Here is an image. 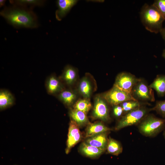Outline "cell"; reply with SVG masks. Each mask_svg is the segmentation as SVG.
<instances>
[{
    "mask_svg": "<svg viewBox=\"0 0 165 165\" xmlns=\"http://www.w3.org/2000/svg\"><path fill=\"white\" fill-rule=\"evenodd\" d=\"M0 13L8 23L15 28H35L38 27L37 16L31 9L15 6L6 7Z\"/></svg>",
    "mask_w": 165,
    "mask_h": 165,
    "instance_id": "obj_1",
    "label": "cell"
},
{
    "mask_svg": "<svg viewBox=\"0 0 165 165\" xmlns=\"http://www.w3.org/2000/svg\"><path fill=\"white\" fill-rule=\"evenodd\" d=\"M140 16L142 24L147 30L156 34L160 32L165 19L153 4H145L141 9Z\"/></svg>",
    "mask_w": 165,
    "mask_h": 165,
    "instance_id": "obj_2",
    "label": "cell"
},
{
    "mask_svg": "<svg viewBox=\"0 0 165 165\" xmlns=\"http://www.w3.org/2000/svg\"><path fill=\"white\" fill-rule=\"evenodd\" d=\"M165 128V119L148 114L139 123L138 126L140 132L149 137L156 136Z\"/></svg>",
    "mask_w": 165,
    "mask_h": 165,
    "instance_id": "obj_3",
    "label": "cell"
},
{
    "mask_svg": "<svg viewBox=\"0 0 165 165\" xmlns=\"http://www.w3.org/2000/svg\"><path fill=\"white\" fill-rule=\"evenodd\" d=\"M151 111L145 106L140 107L124 114L115 127L116 130L140 123Z\"/></svg>",
    "mask_w": 165,
    "mask_h": 165,
    "instance_id": "obj_4",
    "label": "cell"
},
{
    "mask_svg": "<svg viewBox=\"0 0 165 165\" xmlns=\"http://www.w3.org/2000/svg\"><path fill=\"white\" fill-rule=\"evenodd\" d=\"M131 94L136 100L144 102L155 101L154 93L152 89L143 79L139 80L133 87Z\"/></svg>",
    "mask_w": 165,
    "mask_h": 165,
    "instance_id": "obj_5",
    "label": "cell"
},
{
    "mask_svg": "<svg viewBox=\"0 0 165 165\" xmlns=\"http://www.w3.org/2000/svg\"><path fill=\"white\" fill-rule=\"evenodd\" d=\"M108 104L114 106L119 105L123 102L130 100H136L131 94L113 86L109 90L101 95Z\"/></svg>",
    "mask_w": 165,
    "mask_h": 165,
    "instance_id": "obj_6",
    "label": "cell"
},
{
    "mask_svg": "<svg viewBox=\"0 0 165 165\" xmlns=\"http://www.w3.org/2000/svg\"><path fill=\"white\" fill-rule=\"evenodd\" d=\"M139 79L130 72H122L116 76L113 86L131 94L133 87Z\"/></svg>",
    "mask_w": 165,
    "mask_h": 165,
    "instance_id": "obj_7",
    "label": "cell"
},
{
    "mask_svg": "<svg viewBox=\"0 0 165 165\" xmlns=\"http://www.w3.org/2000/svg\"><path fill=\"white\" fill-rule=\"evenodd\" d=\"M108 104L101 95L96 96L94 99L92 116L104 121L110 119Z\"/></svg>",
    "mask_w": 165,
    "mask_h": 165,
    "instance_id": "obj_8",
    "label": "cell"
},
{
    "mask_svg": "<svg viewBox=\"0 0 165 165\" xmlns=\"http://www.w3.org/2000/svg\"><path fill=\"white\" fill-rule=\"evenodd\" d=\"M79 126L71 120L69 125L65 152L68 154L72 148L81 140L82 135Z\"/></svg>",
    "mask_w": 165,
    "mask_h": 165,
    "instance_id": "obj_9",
    "label": "cell"
},
{
    "mask_svg": "<svg viewBox=\"0 0 165 165\" xmlns=\"http://www.w3.org/2000/svg\"><path fill=\"white\" fill-rule=\"evenodd\" d=\"M78 2L76 0H58L56 2L58 9L55 12L56 19L61 20Z\"/></svg>",
    "mask_w": 165,
    "mask_h": 165,
    "instance_id": "obj_10",
    "label": "cell"
},
{
    "mask_svg": "<svg viewBox=\"0 0 165 165\" xmlns=\"http://www.w3.org/2000/svg\"><path fill=\"white\" fill-rule=\"evenodd\" d=\"M45 86L48 93L50 94L59 93L64 90L60 79L54 75H51L47 78Z\"/></svg>",
    "mask_w": 165,
    "mask_h": 165,
    "instance_id": "obj_11",
    "label": "cell"
},
{
    "mask_svg": "<svg viewBox=\"0 0 165 165\" xmlns=\"http://www.w3.org/2000/svg\"><path fill=\"white\" fill-rule=\"evenodd\" d=\"M108 132L102 133L87 138L85 142L91 146L106 149L108 140Z\"/></svg>",
    "mask_w": 165,
    "mask_h": 165,
    "instance_id": "obj_12",
    "label": "cell"
},
{
    "mask_svg": "<svg viewBox=\"0 0 165 165\" xmlns=\"http://www.w3.org/2000/svg\"><path fill=\"white\" fill-rule=\"evenodd\" d=\"M79 149L82 155L92 159L98 157L106 150L91 146L85 142L81 144Z\"/></svg>",
    "mask_w": 165,
    "mask_h": 165,
    "instance_id": "obj_13",
    "label": "cell"
},
{
    "mask_svg": "<svg viewBox=\"0 0 165 165\" xmlns=\"http://www.w3.org/2000/svg\"><path fill=\"white\" fill-rule=\"evenodd\" d=\"M111 129L101 122L89 123L86 130L85 137L87 138L96 135L107 132H109Z\"/></svg>",
    "mask_w": 165,
    "mask_h": 165,
    "instance_id": "obj_14",
    "label": "cell"
},
{
    "mask_svg": "<svg viewBox=\"0 0 165 165\" xmlns=\"http://www.w3.org/2000/svg\"><path fill=\"white\" fill-rule=\"evenodd\" d=\"M93 87L90 79L84 76L80 80L78 86V90L83 98L89 99L92 94Z\"/></svg>",
    "mask_w": 165,
    "mask_h": 165,
    "instance_id": "obj_15",
    "label": "cell"
},
{
    "mask_svg": "<svg viewBox=\"0 0 165 165\" xmlns=\"http://www.w3.org/2000/svg\"><path fill=\"white\" fill-rule=\"evenodd\" d=\"M149 86L156 91L158 97H164L165 95V75H158Z\"/></svg>",
    "mask_w": 165,
    "mask_h": 165,
    "instance_id": "obj_16",
    "label": "cell"
},
{
    "mask_svg": "<svg viewBox=\"0 0 165 165\" xmlns=\"http://www.w3.org/2000/svg\"><path fill=\"white\" fill-rule=\"evenodd\" d=\"M77 71L74 67L68 65L64 68L61 77L63 81L67 85H73L76 80Z\"/></svg>",
    "mask_w": 165,
    "mask_h": 165,
    "instance_id": "obj_17",
    "label": "cell"
},
{
    "mask_svg": "<svg viewBox=\"0 0 165 165\" xmlns=\"http://www.w3.org/2000/svg\"><path fill=\"white\" fill-rule=\"evenodd\" d=\"M15 98L13 94L9 91L1 89L0 91V109L2 110L13 105Z\"/></svg>",
    "mask_w": 165,
    "mask_h": 165,
    "instance_id": "obj_18",
    "label": "cell"
},
{
    "mask_svg": "<svg viewBox=\"0 0 165 165\" xmlns=\"http://www.w3.org/2000/svg\"><path fill=\"white\" fill-rule=\"evenodd\" d=\"M77 97V94L75 91L69 89H64L58 95V99L68 106L73 105Z\"/></svg>",
    "mask_w": 165,
    "mask_h": 165,
    "instance_id": "obj_19",
    "label": "cell"
},
{
    "mask_svg": "<svg viewBox=\"0 0 165 165\" xmlns=\"http://www.w3.org/2000/svg\"><path fill=\"white\" fill-rule=\"evenodd\" d=\"M86 113L75 110L70 109L69 115L72 120L74 121L79 127L89 124V122Z\"/></svg>",
    "mask_w": 165,
    "mask_h": 165,
    "instance_id": "obj_20",
    "label": "cell"
},
{
    "mask_svg": "<svg viewBox=\"0 0 165 165\" xmlns=\"http://www.w3.org/2000/svg\"><path fill=\"white\" fill-rule=\"evenodd\" d=\"M106 149L108 153L116 156H118L123 151L120 143L111 138H108Z\"/></svg>",
    "mask_w": 165,
    "mask_h": 165,
    "instance_id": "obj_21",
    "label": "cell"
},
{
    "mask_svg": "<svg viewBox=\"0 0 165 165\" xmlns=\"http://www.w3.org/2000/svg\"><path fill=\"white\" fill-rule=\"evenodd\" d=\"M149 104L148 102H142L136 100H130L123 102L120 105L123 109L124 115L140 107L149 105Z\"/></svg>",
    "mask_w": 165,
    "mask_h": 165,
    "instance_id": "obj_22",
    "label": "cell"
},
{
    "mask_svg": "<svg viewBox=\"0 0 165 165\" xmlns=\"http://www.w3.org/2000/svg\"><path fill=\"white\" fill-rule=\"evenodd\" d=\"M73 109L83 112L87 113L92 108V105L89 99H80L74 104Z\"/></svg>",
    "mask_w": 165,
    "mask_h": 165,
    "instance_id": "obj_23",
    "label": "cell"
},
{
    "mask_svg": "<svg viewBox=\"0 0 165 165\" xmlns=\"http://www.w3.org/2000/svg\"><path fill=\"white\" fill-rule=\"evenodd\" d=\"M12 4L21 6L29 5L32 6H41L43 4V1L37 0H19L10 1Z\"/></svg>",
    "mask_w": 165,
    "mask_h": 165,
    "instance_id": "obj_24",
    "label": "cell"
},
{
    "mask_svg": "<svg viewBox=\"0 0 165 165\" xmlns=\"http://www.w3.org/2000/svg\"><path fill=\"white\" fill-rule=\"evenodd\" d=\"M151 111H155L163 118L165 117V100L157 101L154 106L151 108Z\"/></svg>",
    "mask_w": 165,
    "mask_h": 165,
    "instance_id": "obj_25",
    "label": "cell"
},
{
    "mask_svg": "<svg viewBox=\"0 0 165 165\" xmlns=\"http://www.w3.org/2000/svg\"><path fill=\"white\" fill-rule=\"evenodd\" d=\"M160 12L165 19V0H156L152 4Z\"/></svg>",
    "mask_w": 165,
    "mask_h": 165,
    "instance_id": "obj_26",
    "label": "cell"
},
{
    "mask_svg": "<svg viewBox=\"0 0 165 165\" xmlns=\"http://www.w3.org/2000/svg\"><path fill=\"white\" fill-rule=\"evenodd\" d=\"M113 113L114 116L117 118L122 117L124 115L123 109L120 105L113 106Z\"/></svg>",
    "mask_w": 165,
    "mask_h": 165,
    "instance_id": "obj_27",
    "label": "cell"
},
{
    "mask_svg": "<svg viewBox=\"0 0 165 165\" xmlns=\"http://www.w3.org/2000/svg\"><path fill=\"white\" fill-rule=\"evenodd\" d=\"M160 33L162 38L164 40L165 44V27L164 28H163Z\"/></svg>",
    "mask_w": 165,
    "mask_h": 165,
    "instance_id": "obj_28",
    "label": "cell"
},
{
    "mask_svg": "<svg viewBox=\"0 0 165 165\" xmlns=\"http://www.w3.org/2000/svg\"><path fill=\"white\" fill-rule=\"evenodd\" d=\"M6 0H0V7H2L3 6L5 3Z\"/></svg>",
    "mask_w": 165,
    "mask_h": 165,
    "instance_id": "obj_29",
    "label": "cell"
},
{
    "mask_svg": "<svg viewBox=\"0 0 165 165\" xmlns=\"http://www.w3.org/2000/svg\"><path fill=\"white\" fill-rule=\"evenodd\" d=\"M162 56L164 59H165V49H164L163 51Z\"/></svg>",
    "mask_w": 165,
    "mask_h": 165,
    "instance_id": "obj_30",
    "label": "cell"
},
{
    "mask_svg": "<svg viewBox=\"0 0 165 165\" xmlns=\"http://www.w3.org/2000/svg\"><path fill=\"white\" fill-rule=\"evenodd\" d=\"M163 135L164 138L165 139V129H164V130L163 131Z\"/></svg>",
    "mask_w": 165,
    "mask_h": 165,
    "instance_id": "obj_31",
    "label": "cell"
}]
</instances>
